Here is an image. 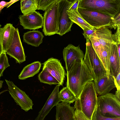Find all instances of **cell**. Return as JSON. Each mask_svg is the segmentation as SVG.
<instances>
[{
	"mask_svg": "<svg viewBox=\"0 0 120 120\" xmlns=\"http://www.w3.org/2000/svg\"><path fill=\"white\" fill-rule=\"evenodd\" d=\"M97 94L93 81L86 83L79 98L81 110L90 120L97 103Z\"/></svg>",
	"mask_w": 120,
	"mask_h": 120,
	"instance_id": "3",
	"label": "cell"
},
{
	"mask_svg": "<svg viewBox=\"0 0 120 120\" xmlns=\"http://www.w3.org/2000/svg\"><path fill=\"white\" fill-rule=\"evenodd\" d=\"M97 107L104 116L120 117V101L113 94L109 93L97 97Z\"/></svg>",
	"mask_w": 120,
	"mask_h": 120,
	"instance_id": "5",
	"label": "cell"
},
{
	"mask_svg": "<svg viewBox=\"0 0 120 120\" xmlns=\"http://www.w3.org/2000/svg\"><path fill=\"white\" fill-rule=\"evenodd\" d=\"M114 95L120 101V90H117L115 92Z\"/></svg>",
	"mask_w": 120,
	"mask_h": 120,
	"instance_id": "35",
	"label": "cell"
},
{
	"mask_svg": "<svg viewBox=\"0 0 120 120\" xmlns=\"http://www.w3.org/2000/svg\"><path fill=\"white\" fill-rule=\"evenodd\" d=\"M109 28L104 26L96 29L89 37L91 45L98 57L102 48H110L112 44H115L113 34Z\"/></svg>",
	"mask_w": 120,
	"mask_h": 120,
	"instance_id": "7",
	"label": "cell"
},
{
	"mask_svg": "<svg viewBox=\"0 0 120 120\" xmlns=\"http://www.w3.org/2000/svg\"><path fill=\"white\" fill-rule=\"evenodd\" d=\"M56 0H38V10L45 11Z\"/></svg>",
	"mask_w": 120,
	"mask_h": 120,
	"instance_id": "29",
	"label": "cell"
},
{
	"mask_svg": "<svg viewBox=\"0 0 120 120\" xmlns=\"http://www.w3.org/2000/svg\"><path fill=\"white\" fill-rule=\"evenodd\" d=\"M75 102L74 107L75 108V115L76 120H90L82 111L79 99H77Z\"/></svg>",
	"mask_w": 120,
	"mask_h": 120,
	"instance_id": "26",
	"label": "cell"
},
{
	"mask_svg": "<svg viewBox=\"0 0 120 120\" xmlns=\"http://www.w3.org/2000/svg\"><path fill=\"white\" fill-rule=\"evenodd\" d=\"M80 0H76L69 7L68 10L75 11L78 10Z\"/></svg>",
	"mask_w": 120,
	"mask_h": 120,
	"instance_id": "34",
	"label": "cell"
},
{
	"mask_svg": "<svg viewBox=\"0 0 120 120\" xmlns=\"http://www.w3.org/2000/svg\"><path fill=\"white\" fill-rule=\"evenodd\" d=\"M66 86L79 98L86 84L94 80L92 74L83 61H76L70 70L66 74Z\"/></svg>",
	"mask_w": 120,
	"mask_h": 120,
	"instance_id": "1",
	"label": "cell"
},
{
	"mask_svg": "<svg viewBox=\"0 0 120 120\" xmlns=\"http://www.w3.org/2000/svg\"><path fill=\"white\" fill-rule=\"evenodd\" d=\"M10 65L6 52H3L0 53V79L3 76L4 70Z\"/></svg>",
	"mask_w": 120,
	"mask_h": 120,
	"instance_id": "27",
	"label": "cell"
},
{
	"mask_svg": "<svg viewBox=\"0 0 120 120\" xmlns=\"http://www.w3.org/2000/svg\"><path fill=\"white\" fill-rule=\"evenodd\" d=\"M1 25L0 24V29L1 28Z\"/></svg>",
	"mask_w": 120,
	"mask_h": 120,
	"instance_id": "42",
	"label": "cell"
},
{
	"mask_svg": "<svg viewBox=\"0 0 120 120\" xmlns=\"http://www.w3.org/2000/svg\"><path fill=\"white\" fill-rule=\"evenodd\" d=\"M70 104L62 102L56 106V120H76L75 108Z\"/></svg>",
	"mask_w": 120,
	"mask_h": 120,
	"instance_id": "18",
	"label": "cell"
},
{
	"mask_svg": "<svg viewBox=\"0 0 120 120\" xmlns=\"http://www.w3.org/2000/svg\"><path fill=\"white\" fill-rule=\"evenodd\" d=\"M11 97L17 104L26 112L32 109L33 105L32 100L23 91L16 86L11 81L5 79Z\"/></svg>",
	"mask_w": 120,
	"mask_h": 120,
	"instance_id": "10",
	"label": "cell"
},
{
	"mask_svg": "<svg viewBox=\"0 0 120 120\" xmlns=\"http://www.w3.org/2000/svg\"><path fill=\"white\" fill-rule=\"evenodd\" d=\"M3 81H1L0 80V84H3Z\"/></svg>",
	"mask_w": 120,
	"mask_h": 120,
	"instance_id": "40",
	"label": "cell"
},
{
	"mask_svg": "<svg viewBox=\"0 0 120 120\" xmlns=\"http://www.w3.org/2000/svg\"><path fill=\"white\" fill-rule=\"evenodd\" d=\"M59 84L56 86L35 120H44L52 109L61 102L59 96Z\"/></svg>",
	"mask_w": 120,
	"mask_h": 120,
	"instance_id": "15",
	"label": "cell"
},
{
	"mask_svg": "<svg viewBox=\"0 0 120 120\" xmlns=\"http://www.w3.org/2000/svg\"><path fill=\"white\" fill-rule=\"evenodd\" d=\"M8 90H4L3 91H1V92H0V95L1 94H2V93H3L4 92L6 91H7Z\"/></svg>",
	"mask_w": 120,
	"mask_h": 120,
	"instance_id": "39",
	"label": "cell"
},
{
	"mask_svg": "<svg viewBox=\"0 0 120 120\" xmlns=\"http://www.w3.org/2000/svg\"><path fill=\"white\" fill-rule=\"evenodd\" d=\"M120 25H118L117 27L116 32L113 34V40L115 44H120Z\"/></svg>",
	"mask_w": 120,
	"mask_h": 120,
	"instance_id": "30",
	"label": "cell"
},
{
	"mask_svg": "<svg viewBox=\"0 0 120 120\" xmlns=\"http://www.w3.org/2000/svg\"><path fill=\"white\" fill-rule=\"evenodd\" d=\"M96 30V29H95L93 30H84L83 34L84 38L86 40L89 39L90 36L94 33L95 31Z\"/></svg>",
	"mask_w": 120,
	"mask_h": 120,
	"instance_id": "33",
	"label": "cell"
},
{
	"mask_svg": "<svg viewBox=\"0 0 120 120\" xmlns=\"http://www.w3.org/2000/svg\"><path fill=\"white\" fill-rule=\"evenodd\" d=\"M58 1L56 0L50 5L44 14L42 30L45 36L57 34L59 30Z\"/></svg>",
	"mask_w": 120,
	"mask_h": 120,
	"instance_id": "6",
	"label": "cell"
},
{
	"mask_svg": "<svg viewBox=\"0 0 120 120\" xmlns=\"http://www.w3.org/2000/svg\"><path fill=\"white\" fill-rule=\"evenodd\" d=\"M43 69L50 73L62 86L65 78L66 73L60 61L52 57L48 59L43 64Z\"/></svg>",
	"mask_w": 120,
	"mask_h": 120,
	"instance_id": "14",
	"label": "cell"
},
{
	"mask_svg": "<svg viewBox=\"0 0 120 120\" xmlns=\"http://www.w3.org/2000/svg\"><path fill=\"white\" fill-rule=\"evenodd\" d=\"M18 1V0H11L8 2V4L5 6L7 8L11 6L13 4Z\"/></svg>",
	"mask_w": 120,
	"mask_h": 120,
	"instance_id": "36",
	"label": "cell"
},
{
	"mask_svg": "<svg viewBox=\"0 0 120 120\" xmlns=\"http://www.w3.org/2000/svg\"><path fill=\"white\" fill-rule=\"evenodd\" d=\"M78 11L84 20L94 29L104 26L112 28V23L114 17L89 9L78 8Z\"/></svg>",
	"mask_w": 120,
	"mask_h": 120,
	"instance_id": "8",
	"label": "cell"
},
{
	"mask_svg": "<svg viewBox=\"0 0 120 120\" xmlns=\"http://www.w3.org/2000/svg\"><path fill=\"white\" fill-rule=\"evenodd\" d=\"M2 84H0V89L2 87Z\"/></svg>",
	"mask_w": 120,
	"mask_h": 120,
	"instance_id": "41",
	"label": "cell"
},
{
	"mask_svg": "<svg viewBox=\"0 0 120 120\" xmlns=\"http://www.w3.org/2000/svg\"><path fill=\"white\" fill-rule=\"evenodd\" d=\"M120 25V12L118 13L114 17V19L112 20L111 26L112 28L115 30L117 26Z\"/></svg>",
	"mask_w": 120,
	"mask_h": 120,
	"instance_id": "31",
	"label": "cell"
},
{
	"mask_svg": "<svg viewBox=\"0 0 120 120\" xmlns=\"http://www.w3.org/2000/svg\"><path fill=\"white\" fill-rule=\"evenodd\" d=\"M78 8L93 10L113 18L120 11V0H80Z\"/></svg>",
	"mask_w": 120,
	"mask_h": 120,
	"instance_id": "2",
	"label": "cell"
},
{
	"mask_svg": "<svg viewBox=\"0 0 120 120\" xmlns=\"http://www.w3.org/2000/svg\"></svg>",
	"mask_w": 120,
	"mask_h": 120,
	"instance_id": "43",
	"label": "cell"
},
{
	"mask_svg": "<svg viewBox=\"0 0 120 120\" xmlns=\"http://www.w3.org/2000/svg\"><path fill=\"white\" fill-rule=\"evenodd\" d=\"M120 59L116 45L115 44H112L109 61V75L113 77H116L120 72Z\"/></svg>",
	"mask_w": 120,
	"mask_h": 120,
	"instance_id": "19",
	"label": "cell"
},
{
	"mask_svg": "<svg viewBox=\"0 0 120 120\" xmlns=\"http://www.w3.org/2000/svg\"><path fill=\"white\" fill-rule=\"evenodd\" d=\"M115 44L117 46L118 54L119 57L120 58V44Z\"/></svg>",
	"mask_w": 120,
	"mask_h": 120,
	"instance_id": "38",
	"label": "cell"
},
{
	"mask_svg": "<svg viewBox=\"0 0 120 120\" xmlns=\"http://www.w3.org/2000/svg\"><path fill=\"white\" fill-rule=\"evenodd\" d=\"M86 48L83 61L90 71L94 79L96 80L108 76L103 65L93 48L89 39L86 40Z\"/></svg>",
	"mask_w": 120,
	"mask_h": 120,
	"instance_id": "4",
	"label": "cell"
},
{
	"mask_svg": "<svg viewBox=\"0 0 120 120\" xmlns=\"http://www.w3.org/2000/svg\"><path fill=\"white\" fill-rule=\"evenodd\" d=\"M40 82L50 85L59 84L58 81L50 73L46 70L43 69L38 75Z\"/></svg>",
	"mask_w": 120,
	"mask_h": 120,
	"instance_id": "25",
	"label": "cell"
},
{
	"mask_svg": "<svg viewBox=\"0 0 120 120\" xmlns=\"http://www.w3.org/2000/svg\"><path fill=\"white\" fill-rule=\"evenodd\" d=\"M23 37V42L32 46L38 47L42 43L44 36L40 31L34 30L24 33Z\"/></svg>",
	"mask_w": 120,
	"mask_h": 120,
	"instance_id": "20",
	"label": "cell"
},
{
	"mask_svg": "<svg viewBox=\"0 0 120 120\" xmlns=\"http://www.w3.org/2000/svg\"><path fill=\"white\" fill-rule=\"evenodd\" d=\"M19 18L20 25L24 29L35 30L43 27V17L38 11L20 15Z\"/></svg>",
	"mask_w": 120,
	"mask_h": 120,
	"instance_id": "13",
	"label": "cell"
},
{
	"mask_svg": "<svg viewBox=\"0 0 120 120\" xmlns=\"http://www.w3.org/2000/svg\"><path fill=\"white\" fill-rule=\"evenodd\" d=\"M59 96L61 101L70 104L73 103L77 99L74 93L67 86L60 90Z\"/></svg>",
	"mask_w": 120,
	"mask_h": 120,
	"instance_id": "24",
	"label": "cell"
},
{
	"mask_svg": "<svg viewBox=\"0 0 120 120\" xmlns=\"http://www.w3.org/2000/svg\"><path fill=\"white\" fill-rule=\"evenodd\" d=\"M6 53L15 59L17 63L20 64L26 60L24 48L17 28H15L10 45Z\"/></svg>",
	"mask_w": 120,
	"mask_h": 120,
	"instance_id": "11",
	"label": "cell"
},
{
	"mask_svg": "<svg viewBox=\"0 0 120 120\" xmlns=\"http://www.w3.org/2000/svg\"><path fill=\"white\" fill-rule=\"evenodd\" d=\"M63 54L67 72L69 71L75 61L81 62L83 61L85 56L79 45L75 46L71 44L64 48Z\"/></svg>",
	"mask_w": 120,
	"mask_h": 120,
	"instance_id": "12",
	"label": "cell"
},
{
	"mask_svg": "<svg viewBox=\"0 0 120 120\" xmlns=\"http://www.w3.org/2000/svg\"><path fill=\"white\" fill-rule=\"evenodd\" d=\"M113 77L117 90H120V72L118 74L116 77Z\"/></svg>",
	"mask_w": 120,
	"mask_h": 120,
	"instance_id": "32",
	"label": "cell"
},
{
	"mask_svg": "<svg viewBox=\"0 0 120 120\" xmlns=\"http://www.w3.org/2000/svg\"><path fill=\"white\" fill-rule=\"evenodd\" d=\"M94 82L97 95L99 96L109 93L116 87L112 76H105L96 80Z\"/></svg>",
	"mask_w": 120,
	"mask_h": 120,
	"instance_id": "16",
	"label": "cell"
},
{
	"mask_svg": "<svg viewBox=\"0 0 120 120\" xmlns=\"http://www.w3.org/2000/svg\"><path fill=\"white\" fill-rule=\"evenodd\" d=\"M8 2L4 1H1L0 2V8H2L3 7H5L8 4Z\"/></svg>",
	"mask_w": 120,
	"mask_h": 120,
	"instance_id": "37",
	"label": "cell"
},
{
	"mask_svg": "<svg viewBox=\"0 0 120 120\" xmlns=\"http://www.w3.org/2000/svg\"><path fill=\"white\" fill-rule=\"evenodd\" d=\"M69 18L74 23L76 24L84 30L95 29L89 25L83 18L78 11L67 10Z\"/></svg>",
	"mask_w": 120,
	"mask_h": 120,
	"instance_id": "22",
	"label": "cell"
},
{
	"mask_svg": "<svg viewBox=\"0 0 120 120\" xmlns=\"http://www.w3.org/2000/svg\"><path fill=\"white\" fill-rule=\"evenodd\" d=\"M38 0H21L20 9L23 15L35 11L38 9Z\"/></svg>",
	"mask_w": 120,
	"mask_h": 120,
	"instance_id": "23",
	"label": "cell"
},
{
	"mask_svg": "<svg viewBox=\"0 0 120 120\" xmlns=\"http://www.w3.org/2000/svg\"><path fill=\"white\" fill-rule=\"evenodd\" d=\"M41 67V63L34 62L25 66L18 76L19 79L24 80L33 76L38 73Z\"/></svg>",
	"mask_w": 120,
	"mask_h": 120,
	"instance_id": "21",
	"label": "cell"
},
{
	"mask_svg": "<svg viewBox=\"0 0 120 120\" xmlns=\"http://www.w3.org/2000/svg\"><path fill=\"white\" fill-rule=\"evenodd\" d=\"M15 28L12 24L8 23L0 29V53L6 52L12 40Z\"/></svg>",
	"mask_w": 120,
	"mask_h": 120,
	"instance_id": "17",
	"label": "cell"
},
{
	"mask_svg": "<svg viewBox=\"0 0 120 120\" xmlns=\"http://www.w3.org/2000/svg\"><path fill=\"white\" fill-rule=\"evenodd\" d=\"M75 0H59V30L57 34L62 36L70 31L74 23L69 18L67 10Z\"/></svg>",
	"mask_w": 120,
	"mask_h": 120,
	"instance_id": "9",
	"label": "cell"
},
{
	"mask_svg": "<svg viewBox=\"0 0 120 120\" xmlns=\"http://www.w3.org/2000/svg\"><path fill=\"white\" fill-rule=\"evenodd\" d=\"M92 120H120V117L112 118L104 116L100 113L96 106L92 116Z\"/></svg>",
	"mask_w": 120,
	"mask_h": 120,
	"instance_id": "28",
	"label": "cell"
}]
</instances>
